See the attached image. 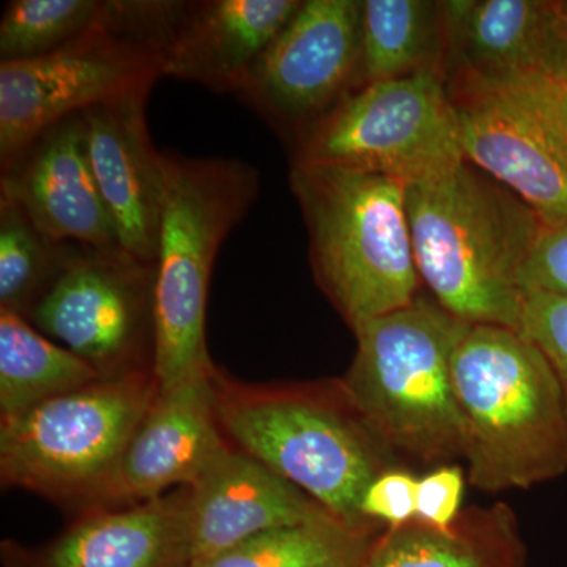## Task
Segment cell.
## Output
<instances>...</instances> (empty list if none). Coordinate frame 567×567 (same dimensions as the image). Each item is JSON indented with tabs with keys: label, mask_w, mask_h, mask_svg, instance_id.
<instances>
[{
	"label": "cell",
	"mask_w": 567,
	"mask_h": 567,
	"mask_svg": "<svg viewBox=\"0 0 567 567\" xmlns=\"http://www.w3.org/2000/svg\"><path fill=\"white\" fill-rule=\"evenodd\" d=\"M360 567H528L514 511L505 503L462 511L450 528L412 518L377 533Z\"/></svg>",
	"instance_id": "obj_20"
},
{
	"label": "cell",
	"mask_w": 567,
	"mask_h": 567,
	"mask_svg": "<svg viewBox=\"0 0 567 567\" xmlns=\"http://www.w3.org/2000/svg\"><path fill=\"white\" fill-rule=\"evenodd\" d=\"M468 327L442 306L416 298L353 330L357 353L338 382L391 454L424 464L464 457L453 358Z\"/></svg>",
	"instance_id": "obj_7"
},
{
	"label": "cell",
	"mask_w": 567,
	"mask_h": 567,
	"mask_svg": "<svg viewBox=\"0 0 567 567\" xmlns=\"http://www.w3.org/2000/svg\"><path fill=\"white\" fill-rule=\"evenodd\" d=\"M417 480L402 470H388L372 481L361 499L363 518L382 527H401L416 517Z\"/></svg>",
	"instance_id": "obj_27"
},
{
	"label": "cell",
	"mask_w": 567,
	"mask_h": 567,
	"mask_svg": "<svg viewBox=\"0 0 567 567\" xmlns=\"http://www.w3.org/2000/svg\"><path fill=\"white\" fill-rule=\"evenodd\" d=\"M525 293L529 290L567 297V221L544 226L524 274Z\"/></svg>",
	"instance_id": "obj_29"
},
{
	"label": "cell",
	"mask_w": 567,
	"mask_h": 567,
	"mask_svg": "<svg viewBox=\"0 0 567 567\" xmlns=\"http://www.w3.org/2000/svg\"><path fill=\"white\" fill-rule=\"evenodd\" d=\"M106 0H13L0 21V62L61 50L102 18Z\"/></svg>",
	"instance_id": "obj_25"
},
{
	"label": "cell",
	"mask_w": 567,
	"mask_h": 567,
	"mask_svg": "<svg viewBox=\"0 0 567 567\" xmlns=\"http://www.w3.org/2000/svg\"><path fill=\"white\" fill-rule=\"evenodd\" d=\"M188 6L107 0L102 18L61 50L0 62V171L63 118L152 91Z\"/></svg>",
	"instance_id": "obj_6"
},
{
	"label": "cell",
	"mask_w": 567,
	"mask_h": 567,
	"mask_svg": "<svg viewBox=\"0 0 567 567\" xmlns=\"http://www.w3.org/2000/svg\"><path fill=\"white\" fill-rule=\"evenodd\" d=\"M6 567H21L20 563H18V559L13 557V555H9V561H7Z\"/></svg>",
	"instance_id": "obj_31"
},
{
	"label": "cell",
	"mask_w": 567,
	"mask_h": 567,
	"mask_svg": "<svg viewBox=\"0 0 567 567\" xmlns=\"http://www.w3.org/2000/svg\"><path fill=\"white\" fill-rule=\"evenodd\" d=\"M547 71L567 81V2H557V29Z\"/></svg>",
	"instance_id": "obj_30"
},
{
	"label": "cell",
	"mask_w": 567,
	"mask_h": 567,
	"mask_svg": "<svg viewBox=\"0 0 567 567\" xmlns=\"http://www.w3.org/2000/svg\"><path fill=\"white\" fill-rule=\"evenodd\" d=\"M464 472L443 465L417 480L416 518L439 528H450L462 513Z\"/></svg>",
	"instance_id": "obj_28"
},
{
	"label": "cell",
	"mask_w": 567,
	"mask_h": 567,
	"mask_svg": "<svg viewBox=\"0 0 567 567\" xmlns=\"http://www.w3.org/2000/svg\"><path fill=\"white\" fill-rule=\"evenodd\" d=\"M156 393L152 371L128 372L2 417L3 484L85 502L117 464Z\"/></svg>",
	"instance_id": "obj_8"
},
{
	"label": "cell",
	"mask_w": 567,
	"mask_h": 567,
	"mask_svg": "<svg viewBox=\"0 0 567 567\" xmlns=\"http://www.w3.org/2000/svg\"><path fill=\"white\" fill-rule=\"evenodd\" d=\"M103 377L25 317L0 309V420Z\"/></svg>",
	"instance_id": "obj_22"
},
{
	"label": "cell",
	"mask_w": 567,
	"mask_h": 567,
	"mask_svg": "<svg viewBox=\"0 0 567 567\" xmlns=\"http://www.w3.org/2000/svg\"><path fill=\"white\" fill-rule=\"evenodd\" d=\"M163 177L153 377L167 390L216 369L205 341L213 265L227 235L256 203L260 175L240 159L163 152Z\"/></svg>",
	"instance_id": "obj_4"
},
{
	"label": "cell",
	"mask_w": 567,
	"mask_h": 567,
	"mask_svg": "<svg viewBox=\"0 0 567 567\" xmlns=\"http://www.w3.org/2000/svg\"><path fill=\"white\" fill-rule=\"evenodd\" d=\"M0 197L52 240L123 249L93 174L81 112L50 126L0 171Z\"/></svg>",
	"instance_id": "obj_14"
},
{
	"label": "cell",
	"mask_w": 567,
	"mask_h": 567,
	"mask_svg": "<svg viewBox=\"0 0 567 567\" xmlns=\"http://www.w3.org/2000/svg\"><path fill=\"white\" fill-rule=\"evenodd\" d=\"M188 491L189 567L268 529L330 516L311 496L233 445Z\"/></svg>",
	"instance_id": "obj_16"
},
{
	"label": "cell",
	"mask_w": 567,
	"mask_h": 567,
	"mask_svg": "<svg viewBox=\"0 0 567 567\" xmlns=\"http://www.w3.org/2000/svg\"><path fill=\"white\" fill-rule=\"evenodd\" d=\"M420 279L466 324L520 330L524 274L544 224L517 194L462 159L405 183Z\"/></svg>",
	"instance_id": "obj_1"
},
{
	"label": "cell",
	"mask_w": 567,
	"mask_h": 567,
	"mask_svg": "<svg viewBox=\"0 0 567 567\" xmlns=\"http://www.w3.org/2000/svg\"><path fill=\"white\" fill-rule=\"evenodd\" d=\"M465 159L443 71L347 93L295 144L293 164H327L410 183Z\"/></svg>",
	"instance_id": "obj_10"
},
{
	"label": "cell",
	"mask_w": 567,
	"mask_h": 567,
	"mask_svg": "<svg viewBox=\"0 0 567 567\" xmlns=\"http://www.w3.org/2000/svg\"><path fill=\"white\" fill-rule=\"evenodd\" d=\"M447 50L442 3L423 0H364L360 58L350 91L421 71H443Z\"/></svg>",
	"instance_id": "obj_21"
},
{
	"label": "cell",
	"mask_w": 567,
	"mask_h": 567,
	"mask_svg": "<svg viewBox=\"0 0 567 567\" xmlns=\"http://www.w3.org/2000/svg\"><path fill=\"white\" fill-rule=\"evenodd\" d=\"M290 188L303 213L316 281L352 331L416 300L405 182L293 164Z\"/></svg>",
	"instance_id": "obj_5"
},
{
	"label": "cell",
	"mask_w": 567,
	"mask_h": 567,
	"mask_svg": "<svg viewBox=\"0 0 567 567\" xmlns=\"http://www.w3.org/2000/svg\"><path fill=\"white\" fill-rule=\"evenodd\" d=\"M466 162L517 194L544 226L567 221V81L547 71L447 84Z\"/></svg>",
	"instance_id": "obj_9"
},
{
	"label": "cell",
	"mask_w": 567,
	"mask_h": 567,
	"mask_svg": "<svg viewBox=\"0 0 567 567\" xmlns=\"http://www.w3.org/2000/svg\"><path fill=\"white\" fill-rule=\"evenodd\" d=\"M341 518L268 529L197 567H360L377 533Z\"/></svg>",
	"instance_id": "obj_23"
},
{
	"label": "cell",
	"mask_w": 567,
	"mask_h": 567,
	"mask_svg": "<svg viewBox=\"0 0 567 567\" xmlns=\"http://www.w3.org/2000/svg\"><path fill=\"white\" fill-rule=\"evenodd\" d=\"M215 371L159 390L117 464L84 503L137 505L192 487L230 447L216 413Z\"/></svg>",
	"instance_id": "obj_13"
},
{
	"label": "cell",
	"mask_w": 567,
	"mask_h": 567,
	"mask_svg": "<svg viewBox=\"0 0 567 567\" xmlns=\"http://www.w3.org/2000/svg\"><path fill=\"white\" fill-rule=\"evenodd\" d=\"M300 6L297 0L189 2L164 59V76L235 95Z\"/></svg>",
	"instance_id": "obj_17"
},
{
	"label": "cell",
	"mask_w": 567,
	"mask_h": 567,
	"mask_svg": "<svg viewBox=\"0 0 567 567\" xmlns=\"http://www.w3.org/2000/svg\"><path fill=\"white\" fill-rule=\"evenodd\" d=\"M360 0H308L248 71L235 95L295 144L352 89Z\"/></svg>",
	"instance_id": "obj_12"
},
{
	"label": "cell",
	"mask_w": 567,
	"mask_h": 567,
	"mask_svg": "<svg viewBox=\"0 0 567 567\" xmlns=\"http://www.w3.org/2000/svg\"><path fill=\"white\" fill-rule=\"evenodd\" d=\"M520 331L554 369L567 415V297L529 290L522 305Z\"/></svg>",
	"instance_id": "obj_26"
},
{
	"label": "cell",
	"mask_w": 567,
	"mask_h": 567,
	"mask_svg": "<svg viewBox=\"0 0 567 567\" xmlns=\"http://www.w3.org/2000/svg\"><path fill=\"white\" fill-rule=\"evenodd\" d=\"M468 483L496 494L567 473V415L554 369L520 331L470 324L453 358Z\"/></svg>",
	"instance_id": "obj_2"
},
{
	"label": "cell",
	"mask_w": 567,
	"mask_h": 567,
	"mask_svg": "<svg viewBox=\"0 0 567 567\" xmlns=\"http://www.w3.org/2000/svg\"><path fill=\"white\" fill-rule=\"evenodd\" d=\"M25 319L104 377L153 372L155 264L123 249L66 244Z\"/></svg>",
	"instance_id": "obj_11"
},
{
	"label": "cell",
	"mask_w": 567,
	"mask_h": 567,
	"mask_svg": "<svg viewBox=\"0 0 567 567\" xmlns=\"http://www.w3.org/2000/svg\"><path fill=\"white\" fill-rule=\"evenodd\" d=\"M188 487L95 509L44 555L43 567H189Z\"/></svg>",
	"instance_id": "obj_18"
},
{
	"label": "cell",
	"mask_w": 567,
	"mask_h": 567,
	"mask_svg": "<svg viewBox=\"0 0 567 567\" xmlns=\"http://www.w3.org/2000/svg\"><path fill=\"white\" fill-rule=\"evenodd\" d=\"M442 7L447 50L456 55L458 70L483 76L547 71L557 2L451 0Z\"/></svg>",
	"instance_id": "obj_19"
},
{
	"label": "cell",
	"mask_w": 567,
	"mask_h": 567,
	"mask_svg": "<svg viewBox=\"0 0 567 567\" xmlns=\"http://www.w3.org/2000/svg\"><path fill=\"white\" fill-rule=\"evenodd\" d=\"M216 413L230 445L358 528H385L360 513L365 488L391 470L338 380L331 385L245 386L215 375Z\"/></svg>",
	"instance_id": "obj_3"
},
{
	"label": "cell",
	"mask_w": 567,
	"mask_h": 567,
	"mask_svg": "<svg viewBox=\"0 0 567 567\" xmlns=\"http://www.w3.org/2000/svg\"><path fill=\"white\" fill-rule=\"evenodd\" d=\"M65 246L41 233L17 204L0 197V309L28 317L58 274Z\"/></svg>",
	"instance_id": "obj_24"
},
{
	"label": "cell",
	"mask_w": 567,
	"mask_h": 567,
	"mask_svg": "<svg viewBox=\"0 0 567 567\" xmlns=\"http://www.w3.org/2000/svg\"><path fill=\"white\" fill-rule=\"evenodd\" d=\"M141 91L82 111L93 174L123 251L155 264L163 207V152L153 145Z\"/></svg>",
	"instance_id": "obj_15"
}]
</instances>
